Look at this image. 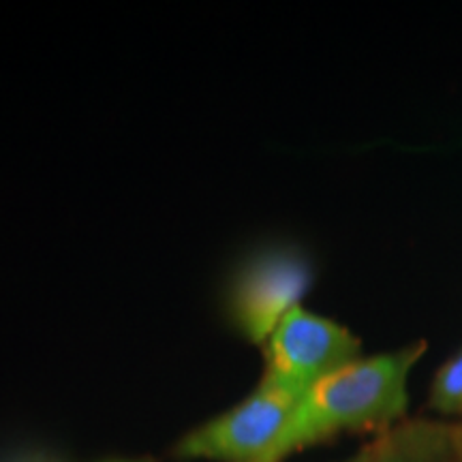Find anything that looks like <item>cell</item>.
<instances>
[{
	"instance_id": "cell-1",
	"label": "cell",
	"mask_w": 462,
	"mask_h": 462,
	"mask_svg": "<svg viewBox=\"0 0 462 462\" xmlns=\"http://www.w3.org/2000/svg\"><path fill=\"white\" fill-rule=\"evenodd\" d=\"M426 345L394 354L360 357L321 379L293 409L291 418L263 462H282L340 432L371 430L402 418L409 404V377Z\"/></svg>"
},
{
	"instance_id": "cell-2",
	"label": "cell",
	"mask_w": 462,
	"mask_h": 462,
	"mask_svg": "<svg viewBox=\"0 0 462 462\" xmlns=\"http://www.w3.org/2000/svg\"><path fill=\"white\" fill-rule=\"evenodd\" d=\"M360 349L346 328L296 306L265 340L263 379L302 398L321 379L360 360Z\"/></svg>"
},
{
	"instance_id": "cell-3",
	"label": "cell",
	"mask_w": 462,
	"mask_h": 462,
	"mask_svg": "<svg viewBox=\"0 0 462 462\" xmlns=\"http://www.w3.org/2000/svg\"><path fill=\"white\" fill-rule=\"evenodd\" d=\"M298 402V396L262 379L251 396L184 435L176 456L182 460L263 462Z\"/></svg>"
},
{
	"instance_id": "cell-4",
	"label": "cell",
	"mask_w": 462,
	"mask_h": 462,
	"mask_svg": "<svg viewBox=\"0 0 462 462\" xmlns=\"http://www.w3.org/2000/svg\"><path fill=\"white\" fill-rule=\"evenodd\" d=\"M310 287V268L291 251H273L242 270L231 293V319L242 337L265 345Z\"/></svg>"
},
{
	"instance_id": "cell-5",
	"label": "cell",
	"mask_w": 462,
	"mask_h": 462,
	"mask_svg": "<svg viewBox=\"0 0 462 462\" xmlns=\"http://www.w3.org/2000/svg\"><path fill=\"white\" fill-rule=\"evenodd\" d=\"M449 449L452 437L448 429L415 421L377 439L346 462H448Z\"/></svg>"
},
{
	"instance_id": "cell-6",
	"label": "cell",
	"mask_w": 462,
	"mask_h": 462,
	"mask_svg": "<svg viewBox=\"0 0 462 462\" xmlns=\"http://www.w3.org/2000/svg\"><path fill=\"white\" fill-rule=\"evenodd\" d=\"M430 404L439 413H462V351L437 373L430 392Z\"/></svg>"
},
{
	"instance_id": "cell-7",
	"label": "cell",
	"mask_w": 462,
	"mask_h": 462,
	"mask_svg": "<svg viewBox=\"0 0 462 462\" xmlns=\"http://www.w3.org/2000/svg\"><path fill=\"white\" fill-rule=\"evenodd\" d=\"M107 462H137V460H107Z\"/></svg>"
}]
</instances>
